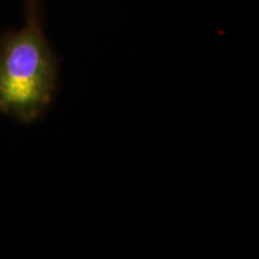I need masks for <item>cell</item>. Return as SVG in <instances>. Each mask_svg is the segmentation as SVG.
Here are the masks:
<instances>
[{"label":"cell","instance_id":"6da1fadb","mask_svg":"<svg viewBox=\"0 0 259 259\" xmlns=\"http://www.w3.org/2000/svg\"><path fill=\"white\" fill-rule=\"evenodd\" d=\"M24 24L0 36V114L30 124L46 114L58 89L59 59L45 31L42 0H23Z\"/></svg>","mask_w":259,"mask_h":259}]
</instances>
